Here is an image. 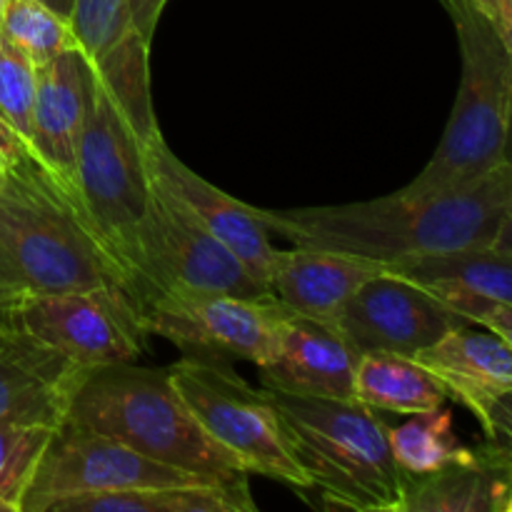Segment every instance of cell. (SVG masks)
Instances as JSON below:
<instances>
[{
	"label": "cell",
	"mask_w": 512,
	"mask_h": 512,
	"mask_svg": "<svg viewBox=\"0 0 512 512\" xmlns=\"http://www.w3.org/2000/svg\"><path fill=\"white\" fill-rule=\"evenodd\" d=\"M475 3H478L480 8H483V10H488V8H490V0H475Z\"/></svg>",
	"instance_id": "obj_39"
},
{
	"label": "cell",
	"mask_w": 512,
	"mask_h": 512,
	"mask_svg": "<svg viewBox=\"0 0 512 512\" xmlns=\"http://www.w3.org/2000/svg\"><path fill=\"white\" fill-rule=\"evenodd\" d=\"M0 38L23 53L35 68L55 55L78 48L70 23L38 0H8L0 18Z\"/></svg>",
	"instance_id": "obj_25"
},
{
	"label": "cell",
	"mask_w": 512,
	"mask_h": 512,
	"mask_svg": "<svg viewBox=\"0 0 512 512\" xmlns=\"http://www.w3.org/2000/svg\"><path fill=\"white\" fill-rule=\"evenodd\" d=\"M388 265L338 250L293 245L278 250L270 290L290 313L335 320L343 305Z\"/></svg>",
	"instance_id": "obj_17"
},
{
	"label": "cell",
	"mask_w": 512,
	"mask_h": 512,
	"mask_svg": "<svg viewBox=\"0 0 512 512\" xmlns=\"http://www.w3.org/2000/svg\"><path fill=\"white\" fill-rule=\"evenodd\" d=\"M360 353L335 320L288 313L280 325L273 358L260 365L263 388L308 398L355 400Z\"/></svg>",
	"instance_id": "obj_14"
},
{
	"label": "cell",
	"mask_w": 512,
	"mask_h": 512,
	"mask_svg": "<svg viewBox=\"0 0 512 512\" xmlns=\"http://www.w3.org/2000/svg\"><path fill=\"white\" fill-rule=\"evenodd\" d=\"M390 455L405 478H420L453 463H468L478 455L455 433V420L448 408L410 415L405 423L388 425Z\"/></svg>",
	"instance_id": "obj_23"
},
{
	"label": "cell",
	"mask_w": 512,
	"mask_h": 512,
	"mask_svg": "<svg viewBox=\"0 0 512 512\" xmlns=\"http://www.w3.org/2000/svg\"><path fill=\"white\" fill-rule=\"evenodd\" d=\"M135 305L153 295H263L250 270L183 205L153 185L128 253Z\"/></svg>",
	"instance_id": "obj_7"
},
{
	"label": "cell",
	"mask_w": 512,
	"mask_h": 512,
	"mask_svg": "<svg viewBox=\"0 0 512 512\" xmlns=\"http://www.w3.org/2000/svg\"><path fill=\"white\" fill-rule=\"evenodd\" d=\"M290 310L263 295H153L140 305L148 335L168 340L183 355L225 363H268Z\"/></svg>",
	"instance_id": "obj_10"
},
{
	"label": "cell",
	"mask_w": 512,
	"mask_h": 512,
	"mask_svg": "<svg viewBox=\"0 0 512 512\" xmlns=\"http://www.w3.org/2000/svg\"><path fill=\"white\" fill-rule=\"evenodd\" d=\"M143 155L150 183L178 200L210 235H215L250 270L255 280L270 288V273H273L280 248H275L270 240V230L258 215V208L240 203L233 195L223 193L213 183L200 178L183 160L175 158L163 135L143 145Z\"/></svg>",
	"instance_id": "obj_13"
},
{
	"label": "cell",
	"mask_w": 512,
	"mask_h": 512,
	"mask_svg": "<svg viewBox=\"0 0 512 512\" xmlns=\"http://www.w3.org/2000/svg\"><path fill=\"white\" fill-rule=\"evenodd\" d=\"M5 5H8V0H0V18H3L5 13Z\"/></svg>",
	"instance_id": "obj_40"
},
{
	"label": "cell",
	"mask_w": 512,
	"mask_h": 512,
	"mask_svg": "<svg viewBox=\"0 0 512 512\" xmlns=\"http://www.w3.org/2000/svg\"><path fill=\"white\" fill-rule=\"evenodd\" d=\"M15 325L83 370L138 363L148 330L125 290L25 293Z\"/></svg>",
	"instance_id": "obj_11"
},
{
	"label": "cell",
	"mask_w": 512,
	"mask_h": 512,
	"mask_svg": "<svg viewBox=\"0 0 512 512\" xmlns=\"http://www.w3.org/2000/svg\"><path fill=\"white\" fill-rule=\"evenodd\" d=\"M448 388L450 400L485 418L500 395L512 393V348L493 330L463 325L415 355Z\"/></svg>",
	"instance_id": "obj_18"
},
{
	"label": "cell",
	"mask_w": 512,
	"mask_h": 512,
	"mask_svg": "<svg viewBox=\"0 0 512 512\" xmlns=\"http://www.w3.org/2000/svg\"><path fill=\"white\" fill-rule=\"evenodd\" d=\"M248 480L245 483L160 485L123 493H105L58 505L55 512H255Z\"/></svg>",
	"instance_id": "obj_22"
},
{
	"label": "cell",
	"mask_w": 512,
	"mask_h": 512,
	"mask_svg": "<svg viewBox=\"0 0 512 512\" xmlns=\"http://www.w3.org/2000/svg\"><path fill=\"white\" fill-rule=\"evenodd\" d=\"M480 425H483L485 430V438H488L490 443L498 445L512 463V393L500 395V398L490 405V410L485 413V418L480 420Z\"/></svg>",
	"instance_id": "obj_30"
},
{
	"label": "cell",
	"mask_w": 512,
	"mask_h": 512,
	"mask_svg": "<svg viewBox=\"0 0 512 512\" xmlns=\"http://www.w3.org/2000/svg\"><path fill=\"white\" fill-rule=\"evenodd\" d=\"M68 23L78 50L88 63L100 60L125 35L135 33L130 25L128 0H75Z\"/></svg>",
	"instance_id": "obj_27"
},
{
	"label": "cell",
	"mask_w": 512,
	"mask_h": 512,
	"mask_svg": "<svg viewBox=\"0 0 512 512\" xmlns=\"http://www.w3.org/2000/svg\"><path fill=\"white\" fill-rule=\"evenodd\" d=\"M165 3L168 0H128V15L130 25L135 28V33L143 35L145 40H153L155 28L160 23V13H163Z\"/></svg>",
	"instance_id": "obj_31"
},
{
	"label": "cell",
	"mask_w": 512,
	"mask_h": 512,
	"mask_svg": "<svg viewBox=\"0 0 512 512\" xmlns=\"http://www.w3.org/2000/svg\"><path fill=\"white\" fill-rule=\"evenodd\" d=\"M83 373L18 325H0V423L60 425Z\"/></svg>",
	"instance_id": "obj_16"
},
{
	"label": "cell",
	"mask_w": 512,
	"mask_h": 512,
	"mask_svg": "<svg viewBox=\"0 0 512 512\" xmlns=\"http://www.w3.org/2000/svg\"><path fill=\"white\" fill-rule=\"evenodd\" d=\"M168 373L205 433L233 453L250 475H263L298 490L313 488L290 453L283 425L265 390L240 378L233 363L183 355Z\"/></svg>",
	"instance_id": "obj_8"
},
{
	"label": "cell",
	"mask_w": 512,
	"mask_h": 512,
	"mask_svg": "<svg viewBox=\"0 0 512 512\" xmlns=\"http://www.w3.org/2000/svg\"><path fill=\"white\" fill-rule=\"evenodd\" d=\"M285 440L328 508L400 512L403 470L388 445V423L358 400L308 398L263 388Z\"/></svg>",
	"instance_id": "obj_4"
},
{
	"label": "cell",
	"mask_w": 512,
	"mask_h": 512,
	"mask_svg": "<svg viewBox=\"0 0 512 512\" xmlns=\"http://www.w3.org/2000/svg\"><path fill=\"white\" fill-rule=\"evenodd\" d=\"M23 153H30L28 145L23 143V140L18 138V135L13 133V130L8 128V125L0 120V178L5 175V170H8V165L13 163L18 155Z\"/></svg>",
	"instance_id": "obj_33"
},
{
	"label": "cell",
	"mask_w": 512,
	"mask_h": 512,
	"mask_svg": "<svg viewBox=\"0 0 512 512\" xmlns=\"http://www.w3.org/2000/svg\"><path fill=\"white\" fill-rule=\"evenodd\" d=\"M443 303H448L455 313L468 318L473 325L493 330L512 348V303L478 298V295H450L443 298Z\"/></svg>",
	"instance_id": "obj_29"
},
{
	"label": "cell",
	"mask_w": 512,
	"mask_h": 512,
	"mask_svg": "<svg viewBox=\"0 0 512 512\" xmlns=\"http://www.w3.org/2000/svg\"><path fill=\"white\" fill-rule=\"evenodd\" d=\"M490 248L503 250V253H512V208L508 210V215H505L503 225H500L498 235H495V240Z\"/></svg>",
	"instance_id": "obj_36"
},
{
	"label": "cell",
	"mask_w": 512,
	"mask_h": 512,
	"mask_svg": "<svg viewBox=\"0 0 512 512\" xmlns=\"http://www.w3.org/2000/svg\"><path fill=\"white\" fill-rule=\"evenodd\" d=\"M512 208V160L460 188L323 208L263 210L270 233L293 245L338 250L393 265L425 255L490 248Z\"/></svg>",
	"instance_id": "obj_1"
},
{
	"label": "cell",
	"mask_w": 512,
	"mask_h": 512,
	"mask_svg": "<svg viewBox=\"0 0 512 512\" xmlns=\"http://www.w3.org/2000/svg\"><path fill=\"white\" fill-rule=\"evenodd\" d=\"M355 400L378 413L415 415L443 408L448 388L415 358L363 353L355 368Z\"/></svg>",
	"instance_id": "obj_21"
},
{
	"label": "cell",
	"mask_w": 512,
	"mask_h": 512,
	"mask_svg": "<svg viewBox=\"0 0 512 512\" xmlns=\"http://www.w3.org/2000/svg\"><path fill=\"white\" fill-rule=\"evenodd\" d=\"M388 270L423 285L440 300L450 295H478L512 303V253L495 248L425 255L388 265Z\"/></svg>",
	"instance_id": "obj_20"
},
{
	"label": "cell",
	"mask_w": 512,
	"mask_h": 512,
	"mask_svg": "<svg viewBox=\"0 0 512 512\" xmlns=\"http://www.w3.org/2000/svg\"><path fill=\"white\" fill-rule=\"evenodd\" d=\"M335 325L360 355L415 358L463 325H473L423 285L385 270L363 285L335 315Z\"/></svg>",
	"instance_id": "obj_12"
},
{
	"label": "cell",
	"mask_w": 512,
	"mask_h": 512,
	"mask_svg": "<svg viewBox=\"0 0 512 512\" xmlns=\"http://www.w3.org/2000/svg\"><path fill=\"white\" fill-rule=\"evenodd\" d=\"M488 15L493 18L495 28H498L500 38H503L505 48H508L512 58V0H490ZM510 160H512V148H510Z\"/></svg>",
	"instance_id": "obj_32"
},
{
	"label": "cell",
	"mask_w": 512,
	"mask_h": 512,
	"mask_svg": "<svg viewBox=\"0 0 512 512\" xmlns=\"http://www.w3.org/2000/svg\"><path fill=\"white\" fill-rule=\"evenodd\" d=\"M25 293H0V325H15V308Z\"/></svg>",
	"instance_id": "obj_35"
},
{
	"label": "cell",
	"mask_w": 512,
	"mask_h": 512,
	"mask_svg": "<svg viewBox=\"0 0 512 512\" xmlns=\"http://www.w3.org/2000/svg\"><path fill=\"white\" fill-rule=\"evenodd\" d=\"M0 293H25V288L20 285V278L15 275L13 265L8 263L3 250H0Z\"/></svg>",
	"instance_id": "obj_34"
},
{
	"label": "cell",
	"mask_w": 512,
	"mask_h": 512,
	"mask_svg": "<svg viewBox=\"0 0 512 512\" xmlns=\"http://www.w3.org/2000/svg\"><path fill=\"white\" fill-rule=\"evenodd\" d=\"M148 50L150 43L143 35L130 33L110 53L90 63L93 73L105 85L133 133L138 135L140 145H148L160 138L153 100H150Z\"/></svg>",
	"instance_id": "obj_24"
},
{
	"label": "cell",
	"mask_w": 512,
	"mask_h": 512,
	"mask_svg": "<svg viewBox=\"0 0 512 512\" xmlns=\"http://www.w3.org/2000/svg\"><path fill=\"white\" fill-rule=\"evenodd\" d=\"M458 30V98L445 133L418 178L403 193L430 195L483 178L510 160L512 58L488 10L475 0H443Z\"/></svg>",
	"instance_id": "obj_5"
},
{
	"label": "cell",
	"mask_w": 512,
	"mask_h": 512,
	"mask_svg": "<svg viewBox=\"0 0 512 512\" xmlns=\"http://www.w3.org/2000/svg\"><path fill=\"white\" fill-rule=\"evenodd\" d=\"M65 420L173 468L223 483L250 478L245 465L220 448L190 413L168 368L120 363L85 370L70 393Z\"/></svg>",
	"instance_id": "obj_3"
},
{
	"label": "cell",
	"mask_w": 512,
	"mask_h": 512,
	"mask_svg": "<svg viewBox=\"0 0 512 512\" xmlns=\"http://www.w3.org/2000/svg\"><path fill=\"white\" fill-rule=\"evenodd\" d=\"M90 95V63L78 48L35 68L30 153L75 198V153Z\"/></svg>",
	"instance_id": "obj_15"
},
{
	"label": "cell",
	"mask_w": 512,
	"mask_h": 512,
	"mask_svg": "<svg viewBox=\"0 0 512 512\" xmlns=\"http://www.w3.org/2000/svg\"><path fill=\"white\" fill-rule=\"evenodd\" d=\"M35 65L0 38V120L28 145L33 135Z\"/></svg>",
	"instance_id": "obj_28"
},
{
	"label": "cell",
	"mask_w": 512,
	"mask_h": 512,
	"mask_svg": "<svg viewBox=\"0 0 512 512\" xmlns=\"http://www.w3.org/2000/svg\"><path fill=\"white\" fill-rule=\"evenodd\" d=\"M55 428L48 423H0V512H20Z\"/></svg>",
	"instance_id": "obj_26"
},
{
	"label": "cell",
	"mask_w": 512,
	"mask_h": 512,
	"mask_svg": "<svg viewBox=\"0 0 512 512\" xmlns=\"http://www.w3.org/2000/svg\"><path fill=\"white\" fill-rule=\"evenodd\" d=\"M150 198L153 183L143 145L90 68L88 110L75 153V200L125 270Z\"/></svg>",
	"instance_id": "obj_6"
},
{
	"label": "cell",
	"mask_w": 512,
	"mask_h": 512,
	"mask_svg": "<svg viewBox=\"0 0 512 512\" xmlns=\"http://www.w3.org/2000/svg\"><path fill=\"white\" fill-rule=\"evenodd\" d=\"M510 485V458L488 440L468 463L405 478L400 512H503Z\"/></svg>",
	"instance_id": "obj_19"
},
{
	"label": "cell",
	"mask_w": 512,
	"mask_h": 512,
	"mask_svg": "<svg viewBox=\"0 0 512 512\" xmlns=\"http://www.w3.org/2000/svg\"><path fill=\"white\" fill-rule=\"evenodd\" d=\"M503 512H512V485H510V490H508V498H505Z\"/></svg>",
	"instance_id": "obj_38"
},
{
	"label": "cell",
	"mask_w": 512,
	"mask_h": 512,
	"mask_svg": "<svg viewBox=\"0 0 512 512\" xmlns=\"http://www.w3.org/2000/svg\"><path fill=\"white\" fill-rule=\"evenodd\" d=\"M38 3H43L45 8H50L53 13H58L60 18L68 20L70 10H73V5H75V0H38Z\"/></svg>",
	"instance_id": "obj_37"
},
{
	"label": "cell",
	"mask_w": 512,
	"mask_h": 512,
	"mask_svg": "<svg viewBox=\"0 0 512 512\" xmlns=\"http://www.w3.org/2000/svg\"><path fill=\"white\" fill-rule=\"evenodd\" d=\"M203 483H223V480L173 468L128 448L120 440L63 420L50 435L48 448L25 490L20 512H55L58 505L68 500L135 488Z\"/></svg>",
	"instance_id": "obj_9"
},
{
	"label": "cell",
	"mask_w": 512,
	"mask_h": 512,
	"mask_svg": "<svg viewBox=\"0 0 512 512\" xmlns=\"http://www.w3.org/2000/svg\"><path fill=\"white\" fill-rule=\"evenodd\" d=\"M0 250L25 293L108 288L133 298L128 270L33 153L18 155L0 178Z\"/></svg>",
	"instance_id": "obj_2"
}]
</instances>
